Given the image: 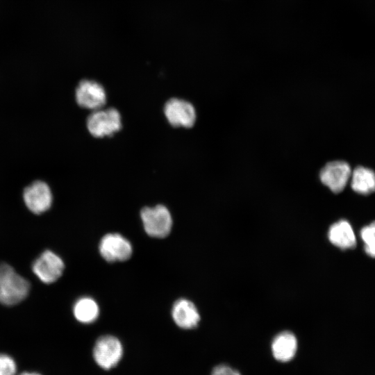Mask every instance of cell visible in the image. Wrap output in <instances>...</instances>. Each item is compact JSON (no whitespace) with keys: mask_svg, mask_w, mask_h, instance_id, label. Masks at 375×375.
Returning a JSON list of instances; mask_svg holds the SVG:
<instances>
[{"mask_svg":"<svg viewBox=\"0 0 375 375\" xmlns=\"http://www.w3.org/2000/svg\"><path fill=\"white\" fill-rule=\"evenodd\" d=\"M30 283L10 266L0 273V303L14 306L28 296Z\"/></svg>","mask_w":375,"mask_h":375,"instance_id":"6da1fadb","label":"cell"},{"mask_svg":"<svg viewBox=\"0 0 375 375\" xmlns=\"http://www.w3.org/2000/svg\"><path fill=\"white\" fill-rule=\"evenodd\" d=\"M140 217L144 231L151 237L165 238L172 230V215L163 205L144 208L140 212Z\"/></svg>","mask_w":375,"mask_h":375,"instance_id":"7a4b0ae2","label":"cell"},{"mask_svg":"<svg viewBox=\"0 0 375 375\" xmlns=\"http://www.w3.org/2000/svg\"><path fill=\"white\" fill-rule=\"evenodd\" d=\"M87 128L90 133L96 138L110 136L122 127V118L115 108L98 109L88 116Z\"/></svg>","mask_w":375,"mask_h":375,"instance_id":"3957f363","label":"cell"},{"mask_svg":"<svg viewBox=\"0 0 375 375\" xmlns=\"http://www.w3.org/2000/svg\"><path fill=\"white\" fill-rule=\"evenodd\" d=\"M123 354L121 342L112 335H103L96 342L93 349V357L97 364L104 369L116 366Z\"/></svg>","mask_w":375,"mask_h":375,"instance_id":"277c9868","label":"cell"},{"mask_svg":"<svg viewBox=\"0 0 375 375\" xmlns=\"http://www.w3.org/2000/svg\"><path fill=\"white\" fill-rule=\"evenodd\" d=\"M64 268L62 258L50 250L44 251L32 265L33 273L47 284L56 281L61 276Z\"/></svg>","mask_w":375,"mask_h":375,"instance_id":"5b68a950","label":"cell"},{"mask_svg":"<svg viewBox=\"0 0 375 375\" xmlns=\"http://www.w3.org/2000/svg\"><path fill=\"white\" fill-rule=\"evenodd\" d=\"M99 252L108 262L124 261L132 255L131 242L119 233H108L101 240Z\"/></svg>","mask_w":375,"mask_h":375,"instance_id":"8992f818","label":"cell"},{"mask_svg":"<svg viewBox=\"0 0 375 375\" xmlns=\"http://www.w3.org/2000/svg\"><path fill=\"white\" fill-rule=\"evenodd\" d=\"M164 113L169 123L175 127H192L196 120L194 106L188 101L172 98L164 106Z\"/></svg>","mask_w":375,"mask_h":375,"instance_id":"52a82bcc","label":"cell"},{"mask_svg":"<svg viewBox=\"0 0 375 375\" xmlns=\"http://www.w3.org/2000/svg\"><path fill=\"white\" fill-rule=\"evenodd\" d=\"M23 198L28 210L36 215L48 210L53 200L49 186L41 181H36L26 187L23 192Z\"/></svg>","mask_w":375,"mask_h":375,"instance_id":"ba28073f","label":"cell"},{"mask_svg":"<svg viewBox=\"0 0 375 375\" xmlns=\"http://www.w3.org/2000/svg\"><path fill=\"white\" fill-rule=\"evenodd\" d=\"M75 97L80 106L93 110L101 108L106 102L103 87L92 80H83L78 83Z\"/></svg>","mask_w":375,"mask_h":375,"instance_id":"9c48e42d","label":"cell"},{"mask_svg":"<svg viewBox=\"0 0 375 375\" xmlns=\"http://www.w3.org/2000/svg\"><path fill=\"white\" fill-rule=\"evenodd\" d=\"M349 165L344 161H333L327 163L321 170L319 178L323 184L332 192L343 190L351 178Z\"/></svg>","mask_w":375,"mask_h":375,"instance_id":"30bf717a","label":"cell"},{"mask_svg":"<svg viewBox=\"0 0 375 375\" xmlns=\"http://www.w3.org/2000/svg\"><path fill=\"white\" fill-rule=\"evenodd\" d=\"M172 315L176 324L185 329L196 327L200 320L199 313L194 304L185 299H180L174 303Z\"/></svg>","mask_w":375,"mask_h":375,"instance_id":"8fae6325","label":"cell"},{"mask_svg":"<svg viewBox=\"0 0 375 375\" xmlns=\"http://www.w3.org/2000/svg\"><path fill=\"white\" fill-rule=\"evenodd\" d=\"M328 236L333 245L342 249H352L356 245L353 228L350 223L344 219L334 223L328 230Z\"/></svg>","mask_w":375,"mask_h":375,"instance_id":"7c38bea8","label":"cell"},{"mask_svg":"<svg viewBox=\"0 0 375 375\" xmlns=\"http://www.w3.org/2000/svg\"><path fill=\"white\" fill-rule=\"evenodd\" d=\"M297 349V340L295 335L289 331L278 334L272 343V351L276 360L281 362L291 360Z\"/></svg>","mask_w":375,"mask_h":375,"instance_id":"4fadbf2b","label":"cell"},{"mask_svg":"<svg viewBox=\"0 0 375 375\" xmlns=\"http://www.w3.org/2000/svg\"><path fill=\"white\" fill-rule=\"evenodd\" d=\"M351 185L353 191L360 194H369L375 191V172L371 169L359 166L351 174Z\"/></svg>","mask_w":375,"mask_h":375,"instance_id":"5bb4252c","label":"cell"},{"mask_svg":"<svg viewBox=\"0 0 375 375\" xmlns=\"http://www.w3.org/2000/svg\"><path fill=\"white\" fill-rule=\"evenodd\" d=\"M75 318L83 324L94 322L99 314V308L97 302L92 298L85 297L79 299L73 308Z\"/></svg>","mask_w":375,"mask_h":375,"instance_id":"9a60e30c","label":"cell"},{"mask_svg":"<svg viewBox=\"0 0 375 375\" xmlns=\"http://www.w3.org/2000/svg\"><path fill=\"white\" fill-rule=\"evenodd\" d=\"M360 237L364 243L366 253L375 257V222L364 226L360 231Z\"/></svg>","mask_w":375,"mask_h":375,"instance_id":"2e32d148","label":"cell"},{"mask_svg":"<svg viewBox=\"0 0 375 375\" xmlns=\"http://www.w3.org/2000/svg\"><path fill=\"white\" fill-rule=\"evenodd\" d=\"M17 365L8 355L0 353V375H15Z\"/></svg>","mask_w":375,"mask_h":375,"instance_id":"e0dca14e","label":"cell"},{"mask_svg":"<svg viewBox=\"0 0 375 375\" xmlns=\"http://www.w3.org/2000/svg\"><path fill=\"white\" fill-rule=\"evenodd\" d=\"M212 375H240V374L229 366L221 365L213 369Z\"/></svg>","mask_w":375,"mask_h":375,"instance_id":"ac0fdd59","label":"cell"},{"mask_svg":"<svg viewBox=\"0 0 375 375\" xmlns=\"http://www.w3.org/2000/svg\"><path fill=\"white\" fill-rule=\"evenodd\" d=\"M19 375H41L38 373H36V372H24L22 374H20Z\"/></svg>","mask_w":375,"mask_h":375,"instance_id":"d6986e66","label":"cell"}]
</instances>
